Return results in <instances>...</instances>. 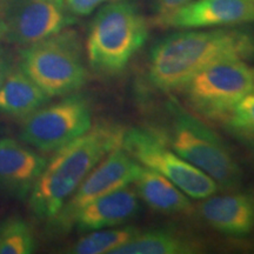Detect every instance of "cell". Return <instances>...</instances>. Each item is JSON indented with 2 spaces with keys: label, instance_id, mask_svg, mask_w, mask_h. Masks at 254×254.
Instances as JSON below:
<instances>
[{
  "label": "cell",
  "instance_id": "5bb4252c",
  "mask_svg": "<svg viewBox=\"0 0 254 254\" xmlns=\"http://www.w3.org/2000/svg\"><path fill=\"white\" fill-rule=\"evenodd\" d=\"M199 214L206 224L227 236L241 237L254 228V194L225 193L202 199Z\"/></svg>",
  "mask_w": 254,
  "mask_h": 254
},
{
  "label": "cell",
  "instance_id": "2e32d148",
  "mask_svg": "<svg viewBox=\"0 0 254 254\" xmlns=\"http://www.w3.org/2000/svg\"><path fill=\"white\" fill-rule=\"evenodd\" d=\"M49 100L20 65L13 66L0 86V113L6 116L26 118Z\"/></svg>",
  "mask_w": 254,
  "mask_h": 254
},
{
  "label": "cell",
  "instance_id": "5b68a950",
  "mask_svg": "<svg viewBox=\"0 0 254 254\" xmlns=\"http://www.w3.org/2000/svg\"><path fill=\"white\" fill-rule=\"evenodd\" d=\"M19 65L50 98L75 93L87 80L78 34L66 28L25 46Z\"/></svg>",
  "mask_w": 254,
  "mask_h": 254
},
{
  "label": "cell",
  "instance_id": "d4e9b609",
  "mask_svg": "<svg viewBox=\"0 0 254 254\" xmlns=\"http://www.w3.org/2000/svg\"><path fill=\"white\" fill-rule=\"evenodd\" d=\"M6 36V23L2 13V0H0V40H4Z\"/></svg>",
  "mask_w": 254,
  "mask_h": 254
},
{
  "label": "cell",
  "instance_id": "9a60e30c",
  "mask_svg": "<svg viewBox=\"0 0 254 254\" xmlns=\"http://www.w3.org/2000/svg\"><path fill=\"white\" fill-rule=\"evenodd\" d=\"M134 184L139 199L158 213L172 215L192 212L190 196L167 178L150 168L142 166Z\"/></svg>",
  "mask_w": 254,
  "mask_h": 254
},
{
  "label": "cell",
  "instance_id": "ac0fdd59",
  "mask_svg": "<svg viewBox=\"0 0 254 254\" xmlns=\"http://www.w3.org/2000/svg\"><path fill=\"white\" fill-rule=\"evenodd\" d=\"M139 228L125 226L120 228H103V230L86 232L77 243L69 249L73 254H111L123 244L132 239Z\"/></svg>",
  "mask_w": 254,
  "mask_h": 254
},
{
  "label": "cell",
  "instance_id": "7402d4cb",
  "mask_svg": "<svg viewBox=\"0 0 254 254\" xmlns=\"http://www.w3.org/2000/svg\"><path fill=\"white\" fill-rule=\"evenodd\" d=\"M154 8L158 15V23L168 15H171L179 8L192 2L193 0H153Z\"/></svg>",
  "mask_w": 254,
  "mask_h": 254
},
{
  "label": "cell",
  "instance_id": "603a6c76",
  "mask_svg": "<svg viewBox=\"0 0 254 254\" xmlns=\"http://www.w3.org/2000/svg\"><path fill=\"white\" fill-rule=\"evenodd\" d=\"M14 64L12 63V58L9 53L2 47H0V86L7 77V74L13 68Z\"/></svg>",
  "mask_w": 254,
  "mask_h": 254
},
{
  "label": "cell",
  "instance_id": "e0dca14e",
  "mask_svg": "<svg viewBox=\"0 0 254 254\" xmlns=\"http://www.w3.org/2000/svg\"><path fill=\"white\" fill-rule=\"evenodd\" d=\"M204 246L198 240L172 230L139 231L111 254H195Z\"/></svg>",
  "mask_w": 254,
  "mask_h": 254
},
{
  "label": "cell",
  "instance_id": "8992f818",
  "mask_svg": "<svg viewBox=\"0 0 254 254\" xmlns=\"http://www.w3.org/2000/svg\"><path fill=\"white\" fill-rule=\"evenodd\" d=\"M180 91L196 114L227 119L239 101L254 91V71L241 59L221 60L199 71Z\"/></svg>",
  "mask_w": 254,
  "mask_h": 254
},
{
  "label": "cell",
  "instance_id": "d6986e66",
  "mask_svg": "<svg viewBox=\"0 0 254 254\" xmlns=\"http://www.w3.org/2000/svg\"><path fill=\"white\" fill-rule=\"evenodd\" d=\"M36 239L30 225L21 217H9L0 224V254H31Z\"/></svg>",
  "mask_w": 254,
  "mask_h": 254
},
{
  "label": "cell",
  "instance_id": "4fadbf2b",
  "mask_svg": "<svg viewBox=\"0 0 254 254\" xmlns=\"http://www.w3.org/2000/svg\"><path fill=\"white\" fill-rule=\"evenodd\" d=\"M140 209L138 193L128 185L106 193L85 205L73 218L72 227L86 233L120 226L136 217Z\"/></svg>",
  "mask_w": 254,
  "mask_h": 254
},
{
  "label": "cell",
  "instance_id": "3957f363",
  "mask_svg": "<svg viewBox=\"0 0 254 254\" xmlns=\"http://www.w3.org/2000/svg\"><path fill=\"white\" fill-rule=\"evenodd\" d=\"M147 38L148 25L135 5L127 0L110 2L92 20L86 43L88 64L101 75L119 74Z\"/></svg>",
  "mask_w": 254,
  "mask_h": 254
},
{
  "label": "cell",
  "instance_id": "8fae6325",
  "mask_svg": "<svg viewBox=\"0 0 254 254\" xmlns=\"http://www.w3.org/2000/svg\"><path fill=\"white\" fill-rule=\"evenodd\" d=\"M253 21L254 0H193L159 24L174 28H206Z\"/></svg>",
  "mask_w": 254,
  "mask_h": 254
},
{
  "label": "cell",
  "instance_id": "30bf717a",
  "mask_svg": "<svg viewBox=\"0 0 254 254\" xmlns=\"http://www.w3.org/2000/svg\"><path fill=\"white\" fill-rule=\"evenodd\" d=\"M141 167L122 145L114 148L91 171L59 213L51 220L53 226L57 231H68L79 209L106 193L134 184Z\"/></svg>",
  "mask_w": 254,
  "mask_h": 254
},
{
  "label": "cell",
  "instance_id": "9c48e42d",
  "mask_svg": "<svg viewBox=\"0 0 254 254\" xmlns=\"http://www.w3.org/2000/svg\"><path fill=\"white\" fill-rule=\"evenodd\" d=\"M7 43L27 46L75 23L65 0H2Z\"/></svg>",
  "mask_w": 254,
  "mask_h": 254
},
{
  "label": "cell",
  "instance_id": "7a4b0ae2",
  "mask_svg": "<svg viewBox=\"0 0 254 254\" xmlns=\"http://www.w3.org/2000/svg\"><path fill=\"white\" fill-rule=\"evenodd\" d=\"M125 129L99 122L86 133L56 151L28 195L32 213L52 220L79 185L103 159L122 145Z\"/></svg>",
  "mask_w": 254,
  "mask_h": 254
},
{
  "label": "cell",
  "instance_id": "ffe728a7",
  "mask_svg": "<svg viewBox=\"0 0 254 254\" xmlns=\"http://www.w3.org/2000/svg\"><path fill=\"white\" fill-rule=\"evenodd\" d=\"M227 126L236 134L254 132V92H251L234 107L227 118Z\"/></svg>",
  "mask_w": 254,
  "mask_h": 254
},
{
  "label": "cell",
  "instance_id": "277c9868",
  "mask_svg": "<svg viewBox=\"0 0 254 254\" xmlns=\"http://www.w3.org/2000/svg\"><path fill=\"white\" fill-rule=\"evenodd\" d=\"M167 109L173 118L171 133L173 151L212 178L219 190L232 192L239 189L243 171L221 139L177 101H170Z\"/></svg>",
  "mask_w": 254,
  "mask_h": 254
},
{
  "label": "cell",
  "instance_id": "6da1fadb",
  "mask_svg": "<svg viewBox=\"0 0 254 254\" xmlns=\"http://www.w3.org/2000/svg\"><path fill=\"white\" fill-rule=\"evenodd\" d=\"M254 55V39L237 30L185 31L158 41L150 53L147 77L161 92L180 90L193 75L226 59L245 60Z\"/></svg>",
  "mask_w": 254,
  "mask_h": 254
},
{
  "label": "cell",
  "instance_id": "cb8c5ba5",
  "mask_svg": "<svg viewBox=\"0 0 254 254\" xmlns=\"http://www.w3.org/2000/svg\"><path fill=\"white\" fill-rule=\"evenodd\" d=\"M238 136H240V138L243 139L244 142H245V145L249 147L251 154H252L254 158V132L244 133V134H238Z\"/></svg>",
  "mask_w": 254,
  "mask_h": 254
},
{
  "label": "cell",
  "instance_id": "44dd1931",
  "mask_svg": "<svg viewBox=\"0 0 254 254\" xmlns=\"http://www.w3.org/2000/svg\"><path fill=\"white\" fill-rule=\"evenodd\" d=\"M109 0H65L67 9L75 17H86Z\"/></svg>",
  "mask_w": 254,
  "mask_h": 254
},
{
  "label": "cell",
  "instance_id": "ba28073f",
  "mask_svg": "<svg viewBox=\"0 0 254 254\" xmlns=\"http://www.w3.org/2000/svg\"><path fill=\"white\" fill-rule=\"evenodd\" d=\"M92 125L90 101L85 95L73 93L26 117L20 140L34 150L51 153L86 133Z\"/></svg>",
  "mask_w": 254,
  "mask_h": 254
},
{
  "label": "cell",
  "instance_id": "7c38bea8",
  "mask_svg": "<svg viewBox=\"0 0 254 254\" xmlns=\"http://www.w3.org/2000/svg\"><path fill=\"white\" fill-rule=\"evenodd\" d=\"M49 159L15 139H0V192L25 200Z\"/></svg>",
  "mask_w": 254,
  "mask_h": 254
},
{
  "label": "cell",
  "instance_id": "52a82bcc",
  "mask_svg": "<svg viewBox=\"0 0 254 254\" xmlns=\"http://www.w3.org/2000/svg\"><path fill=\"white\" fill-rule=\"evenodd\" d=\"M122 146L139 164L167 178L190 198L202 200L219 190L212 178L180 157L155 131L144 127L125 129Z\"/></svg>",
  "mask_w": 254,
  "mask_h": 254
}]
</instances>
